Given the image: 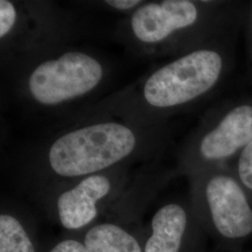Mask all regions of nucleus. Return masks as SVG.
Segmentation results:
<instances>
[{
  "instance_id": "obj_12",
  "label": "nucleus",
  "mask_w": 252,
  "mask_h": 252,
  "mask_svg": "<svg viewBox=\"0 0 252 252\" xmlns=\"http://www.w3.org/2000/svg\"><path fill=\"white\" fill-rule=\"evenodd\" d=\"M145 0H105V1H95L92 2L93 6H97L103 8L107 11L125 14L128 16L138 9Z\"/></svg>"
},
{
  "instance_id": "obj_3",
  "label": "nucleus",
  "mask_w": 252,
  "mask_h": 252,
  "mask_svg": "<svg viewBox=\"0 0 252 252\" xmlns=\"http://www.w3.org/2000/svg\"><path fill=\"white\" fill-rule=\"evenodd\" d=\"M221 69V56L215 51H192L91 107L141 125L157 126L162 112L194 101L213 88Z\"/></svg>"
},
{
  "instance_id": "obj_11",
  "label": "nucleus",
  "mask_w": 252,
  "mask_h": 252,
  "mask_svg": "<svg viewBox=\"0 0 252 252\" xmlns=\"http://www.w3.org/2000/svg\"><path fill=\"white\" fill-rule=\"evenodd\" d=\"M0 252H36L21 221L8 213L0 215Z\"/></svg>"
},
{
  "instance_id": "obj_7",
  "label": "nucleus",
  "mask_w": 252,
  "mask_h": 252,
  "mask_svg": "<svg viewBox=\"0 0 252 252\" xmlns=\"http://www.w3.org/2000/svg\"><path fill=\"white\" fill-rule=\"evenodd\" d=\"M125 166L81 178L61 189L55 197L61 225L67 230H79L92 223L102 207L119 192L126 179Z\"/></svg>"
},
{
  "instance_id": "obj_5",
  "label": "nucleus",
  "mask_w": 252,
  "mask_h": 252,
  "mask_svg": "<svg viewBox=\"0 0 252 252\" xmlns=\"http://www.w3.org/2000/svg\"><path fill=\"white\" fill-rule=\"evenodd\" d=\"M197 5L189 0L145 1L132 14L121 19L116 36L138 56H151L163 50L173 36L194 27Z\"/></svg>"
},
{
  "instance_id": "obj_8",
  "label": "nucleus",
  "mask_w": 252,
  "mask_h": 252,
  "mask_svg": "<svg viewBox=\"0 0 252 252\" xmlns=\"http://www.w3.org/2000/svg\"><path fill=\"white\" fill-rule=\"evenodd\" d=\"M252 140V107L240 106L200 139L198 155L205 162L220 161L234 155Z\"/></svg>"
},
{
  "instance_id": "obj_14",
  "label": "nucleus",
  "mask_w": 252,
  "mask_h": 252,
  "mask_svg": "<svg viewBox=\"0 0 252 252\" xmlns=\"http://www.w3.org/2000/svg\"><path fill=\"white\" fill-rule=\"evenodd\" d=\"M49 252H89L84 243L74 239H66L61 241Z\"/></svg>"
},
{
  "instance_id": "obj_1",
  "label": "nucleus",
  "mask_w": 252,
  "mask_h": 252,
  "mask_svg": "<svg viewBox=\"0 0 252 252\" xmlns=\"http://www.w3.org/2000/svg\"><path fill=\"white\" fill-rule=\"evenodd\" d=\"M158 126H147L90 108L36 146V160L47 175L75 181L153 156Z\"/></svg>"
},
{
  "instance_id": "obj_2",
  "label": "nucleus",
  "mask_w": 252,
  "mask_h": 252,
  "mask_svg": "<svg viewBox=\"0 0 252 252\" xmlns=\"http://www.w3.org/2000/svg\"><path fill=\"white\" fill-rule=\"evenodd\" d=\"M14 71V91L32 111L77 113L98 96L111 76L108 61L90 49L66 46L51 53L8 63ZM76 113V114H77Z\"/></svg>"
},
{
  "instance_id": "obj_9",
  "label": "nucleus",
  "mask_w": 252,
  "mask_h": 252,
  "mask_svg": "<svg viewBox=\"0 0 252 252\" xmlns=\"http://www.w3.org/2000/svg\"><path fill=\"white\" fill-rule=\"evenodd\" d=\"M189 222L187 210L180 204L169 203L160 207L152 220V234L144 252H183Z\"/></svg>"
},
{
  "instance_id": "obj_6",
  "label": "nucleus",
  "mask_w": 252,
  "mask_h": 252,
  "mask_svg": "<svg viewBox=\"0 0 252 252\" xmlns=\"http://www.w3.org/2000/svg\"><path fill=\"white\" fill-rule=\"evenodd\" d=\"M206 230L226 252L242 251L252 237V206L240 183L224 174H213L204 182Z\"/></svg>"
},
{
  "instance_id": "obj_15",
  "label": "nucleus",
  "mask_w": 252,
  "mask_h": 252,
  "mask_svg": "<svg viewBox=\"0 0 252 252\" xmlns=\"http://www.w3.org/2000/svg\"><path fill=\"white\" fill-rule=\"evenodd\" d=\"M243 252L242 251H240V252Z\"/></svg>"
},
{
  "instance_id": "obj_13",
  "label": "nucleus",
  "mask_w": 252,
  "mask_h": 252,
  "mask_svg": "<svg viewBox=\"0 0 252 252\" xmlns=\"http://www.w3.org/2000/svg\"><path fill=\"white\" fill-rule=\"evenodd\" d=\"M237 175L244 187L252 191V140L244 148L239 157Z\"/></svg>"
},
{
  "instance_id": "obj_10",
  "label": "nucleus",
  "mask_w": 252,
  "mask_h": 252,
  "mask_svg": "<svg viewBox=\"0 0 252 252\" xmlns=\"http://www.w3.org/2000/svg\"><path fill=\"white\" fill-rule=\"evenodd\" d=\"M89 252H144L132 234L114 223L92 227L84 237Z\"/></svg>"
},
{
  "instance_id": "obj_4",
  "label": "nucleus",
  "mask_w": 252,
  "mask_h": 252,
  "mask_svg": "<svg viewBox=\"0 0 252 252\" xmlns=\"http://www.w3.org/2000/svg\"><path fill=\"white\" fill-rule=\"evenodd\" d=\"M80 19L50 1H0V47L6 63L74 45Z\"/></svg>"
}]
</instances>
